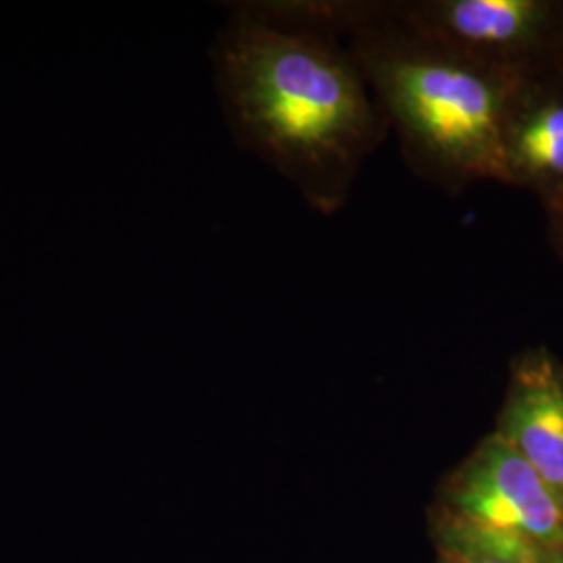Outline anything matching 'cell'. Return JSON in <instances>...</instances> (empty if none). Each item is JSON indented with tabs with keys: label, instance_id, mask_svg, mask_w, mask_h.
I'll list each match as a JSON object with an SVG mask.
<instances>
[{
	"label": "cell",
	"instance_id": "cell-6",
	"mask_svg": "<svg viewBox=\"0 0 563 563\" xmlns=\"http://www.w3.org/2000/svg\"><path fill=\"white\" fill-rule=\"evenodd\" d=\"M504 184L547 205L563 195V74L551 63L516 88L504 134Z\"/></svg>",
	"mask_w": 563,
	"mask_h": 563
},
{
	"label": "cell",
	"instance_id": "cell-8",
	"mask_svg": "<svg viewBox=\"0 0 563 563\" xmlns=\"http://www.w3.org/2000/svg\"><path fill=\"white\" fill-rule=\"evenodd\" d=\"M547 213V232L555 255L563 262V195L543 205Z\"/></svg>",
	"mask_w": 563,
	"mask_h": 563
},
{
	"label": "cell",
	"instance_id": "cell-7",
	"mask_svg": "<svg viewBox=\"0 0 563 563\" xmlns=\"http://www.w3.org/2000/svg\"><path fill=\"white\" fill-rule=\"evenodd\" d=\"M428 530L437 555L505 563H563L560 549L532 543L483 523L467 522L434 507L428 509Z\"/></svg>",
	"mask_w": 563,
	"mask_h": 563
},
{
	"label": "cell",
	"instance_id": "cell-5",
	"mask_svg": "<svg viewBox=\"0 0 563 563\" xmlns=\"http://www.w3.org/2000/svg\"><path fill=\"white\" fill-rule=\"evenodd\" d=\"M493 432L563 495V363L543 344L511 362Z\"/></svg>",
	"mask_w": 563,
	"mask_h": 563
},
{
	"label": "cell",
	"instance_id": "cell-1",
	"mask_svg": "<svg viewBox=\"0 0 563 563\" xmlns=\"http://www.w3.org/2000/svg\"><path fill=\"white\" fill-rule=\"evenodd\" d=\"M213 63L236 141L311 209L341 211L388 125L339 34L307 2L249 4L216 42Z\"/></svg>",
	"mask_w": 563,
	"mask_h": 563
},
{
	"label": "cell",
	"instance_id": "cell-3",
	"mask_svg": "<svg viewBox=\"0 0 563 563\" xmlns=\"http://www.w3.org/2000/svg\"><path fill=\"white\" fill-rule=\"evenodd\" d=\"M390 7L411 30L463 57L523 76L551 63L563 0H405Z\"/></svg>",
	"mask_w": 563,
	"mask_h": 563
},
{
	"label": "cell",
	"instance_id": "cell-9",
	"mask_svg": "<svg viewBox=\"0 0 563 563\" xmlns=\"http://www.w3.org/2000/svg\"><path fill=\"white\" fill-rule=\"evenodd\" d=\"M551 65L563 74V11L562 20H560V30H558V38H555V46H553V55H551Z\"/></svg>",
	"mask_w": 563,
	"mask_h": 563
},
{
	"label": "cell",
	"instance_id": "cell-4",
	"mask_svg": "<svg viewBox=\"0 0 563 563\" xmlns=\"http://www.w3.org/2000/svg\"><path fill=\"white\" fill-rule=\"evenodd\" d=\"M430 507L563 551V495L495 432L444 476Z\"/></svg>",
	"mask_w": 563,
	"mask_h": 563
},
{
	"label": "cell",
	"instance_id": "cell-2",
	"mask_svg": "<svg viewBox=\"0 0 563 563\" xmlns=\"http://www.w3.org/2000/svg\"><path fill=\"white\" fill-rule=\"evenodd\" d=\"M362 69L418 178L457 195L504 184L507 111L528 74L467 59L397 18L390 2H307Z\"/></svg>",
	"mask_w": 563,
	"mask_h": 563
},
{
	"label": "cell",
	"instance_id": "cell-10",
	"mask_svg": "<svg viewBox=\"0 0 563 563\" xmlns=\"http://www.w3.org/2000/svg\"><path fill=\"white\" fill-rule=\"evenodd\" d=\"M437 563H505L493 560H478V558H455V555H437Z\"/></svg>",
	"mask_w": 563,
	"mask_h": 563
}]
</instances>
